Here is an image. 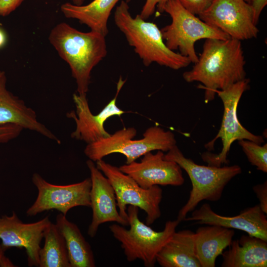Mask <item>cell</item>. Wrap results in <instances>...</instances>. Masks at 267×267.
Listing matches in <instances>:
<instances>
[{"instance_id":"6da1fadb","label":"cell","mask_w":267,"mask_h":267,"mask_svg":"<svg viewBox=\"0 0 267 267\" xmlns=\"http://www.w3.org/2000/svg\"><path fill=\"white\" fill-rule=\"evenodd\" d=\"M246 61L240 41L206 39L197 61L192 69L183 73L188 82L202 84L206 102L213 100L216 90L224 89L246 78Z\"/></svg>"},{"instance_id":"7a4b0ae2","label":"cell","mask_w":267,"mask_h":267,"mask_svg":"<svg viewBox=\"0 0 267 267\" xmlns=\"http://www.w3.org/2000/svg\"><path fill=\"white\" fill-rule=\"evenodd\" d=\"M105 37L91 30L80 31L65 22L56 25L49 33V43L69 66L79 94L87 95L92 70L107 55Z\"/></svg>"},{"instance_id":"3957f363","label":"cell","mask_w":267,"mask_h":267,"mask_svg":"<svg viewBox=\"0 0 267 267\" xmlns=\"http://www.w3.org/2000/svg\"><path fill=\"white\" fill-rule=\"evenodd\" d=\"M114 20L145 66L155 62L173 70H179L191 63L187 57L168 47L161 30L156 24L146 21L139 14L133 17L128 3L125 0H121L116 7Z\"/></svg>"},{"instance_id":"277c9868","label":"cell","mask_w":267,"mask_h":267,"mask_svg":"<svg viewBox=\"0 0 267 267\" xmlns=\"http://www.w3.org/2000/svg\"><path fill=\"white\" fill-rule=\"evenodd\" d=\"M164 158L176 162L187 173L192 183L189 198L178 213L177 220L179 222L202 200H219L228 183L242 172L237 165L215 167L197 164L185 157L177 145L164 154Z\"/></svg>"},{"instance_id":"5b68a950","label":"cell","mask_w":267,"mask_h":267,"mask_svg":"<svg viewBox=\"0 0 267 267\" xmlns=\"http://www.w3.org/2000/svg\"><path fill=\"white\" fill-rule=\"evenodd\" d=\"M136 134L134 128H124L108 137L87 144L84 153L93 162L113 153H120L126 157V164H128L148 152L154 150L168 152L176 145L173 133L157 126L147 129L142 138L133 139Z\"/></svg>"},{"instance_id":"8992f818","label":"cell","mask_w":267,"mask_h":267,"mask_svg":"<svg viewBox=\"0 0 267 267\" xmlns=\"http://www.w3.org/2000/svg\"><path fill=\"white\" fill-rule=\"evenodd\" d=\"M138 208L129 205L127 208L129 225L114 223L109 229L114 237L121 243L128 262L141 260L146 267H153L156 256L169 240L180 222L177 220L168 221L161 231H156L140 221Z\"/></svg>"},{"instance_id":"52a82bcc","label":"cell","mask_w":267,"mask_h":267,"mask_svg":"<svg viewBox=\"0 0 267 267\" xmlns=\"http://www.w3.org/2000/svg\"><path fill=\"white\" fill-rule=\"evenodd\" d=\"M163 11L169 14L172 19L171 24L161 30L166 45L173 51L178 49L191 63L194 64L198 59L195 49V44L198 40L230 38L225 33L210 26L191 13L178 0H168Z\"/></svg>"},{"instance_id":"ba28073f","label":"cell","mask_w":267,"mask_h":267,"mask_svg":"<svg viewBox=\"0 0 267 267\" xmlns=\"http://www.w3.org/2000/svg\"><path fill=\"white\" fill-rule=\"evenodd\" d=\"M250 80L245 78L222 90H216L223 104V114L220 130L210 142L205 145L209 150L214 149L216 140L222 139V147L219 154L209 152L201 155L202 160L209 166L221 167L227 164V156L232 143L235 140L247 139L261 144L264 142L261 135H255L243 127L237 117V107L243 93L249 89Z\"/></svg>"},{"instance_id":"9c48e42d","label":"cell","mask_w":267,"mask_h":267,"mask_svg":"<svg viewBox=\"0 0 267 267\" xmlns=\"http://www.w3.org/2000/svg\"><path fill=\"white\" fill-rule=\"evenodd\" d=\"M97 168L108 179L115 191L117 208L121 216L128 221L127 205L136 206L146 214V224L150 225L159 219L163 191L158 185L149 188L141 187L119 167L102 159L96 162Z\"/></svg>"},{"instance_id":"30bf717a","label":"cell","mask_w":267,"mask_h":267,"mask_svg":"<svg viewBox=\"0 0 267 267\" xmlns=\"http://www.w3.org/2000/svg\"><path fill=\"white\" fill-rule=\"evenodd\" d=\"M32 180L37 189L38 195L26 212L27 216H35L51 210H56L66 216L74 207H90V178L75 183L57 185L48 182L38 173H34Z\"/></svg>"},{"instance_id":"8fae6325","label":"cell","mask_w":267,"mask_h":267,"mask_svg":"<svg viewBox=\"0 0 267 267\" xmlns=\"http://www.w3.org/2000/svg\"><path fill=\"white\" fill-rule=\"evenodd\" d=\"M198 16L210 26L240 41L256 38L259 32L254 22L251 5L244 0H214Z\"/></svg>"},{"instance_id":"7c38bea8","label":"cell","mask_w":267,"mask_h":267,"mask_svg":"<svg viewBox=\"0 0 267 267\" xmlns=\"http://www.w3.org/2000/svg\"><path fill=\"white\" fill-rule=\"evenodd\" d=\"M49 216L34 222L24 223L13 211L10 216L0 217V239L6 250L10 247L24 248L29 267H39V251L44 232L51 223Z\"/></svg>"},{"instance_id":"4fadbf2b","label":"cell","mask_w":267,"mask_h":267,"mask_svg":"<svg viewBox=\"0 0 267 267\" xmlns=\"http://www.w3.org/2000/svg\"><path fill=\"white\" fill-rule=\"evenodd\" d=\"M125 82V80L121 77L119 78L114 97L96 115L91 113L87 95L73 94L76 111H72L67 113L68 117L74 119L76 123V129L71 134L72 138L89 144L110 135L104 129V124L110 117H120L126 113L116 104L118 96Z\"/></svg>"},{"instance_id":"5bb4252c","label":"cell","mask_w":267,"mask_h":267,"mask_svg":"<svg viewBox=\"0 0 267 267\" xmlns=\"http://www.w3.org/2000/svg\"><path fill=\"white\" fill-rule=\"evenodd\" d=\"M164 156L161 150L155 154L149 152L140 162L134 161L119 168L143 188L159 185L181 186L184 182L182 169L175 161L165 159Z\"/></svg>"},{"instance_id":"9a60e30c","label":"cell","mask_w":267,"mask_h":267,"mask_svg":"<svg viewBox=\"0 0 267 267\" xmlns=\"http://www.w3.org/2000/svg\"><path fill=\"white\" fill-rule=\"evenodd\" d=\"M89 170L91 186L90 191L92 220L89 226L88 234L93 238L101 224L116 222L124 226L129 222L122 218L117 209L115 191L108 179L97 168L91 160L87 161Z\"/></svg>"},{"instance_id":"2e32d148","label":"cell","mask_w":267,"mask_h":267,"mask_svg":"<svg viewBox=\"0 0 267 267\" xmlns=\"http://www.w3.org/2000/svg\"><path fill=\"white\" fill-rule=\"evenodd\" d=\"M192 211L191 216L186 217L183 221L239 229L249 235L267 241V214L262 211L259 204L247 208L233 217L217 214L208 203L203 204L198 209Z\"/></svg>"},{"instance_id":"e0dca14e","label":"cell","mask_w":267,"mask_h":267,"mask_svg":"<svg viewBox=\"0 0 267 267\" xmlns=\"http://www.w3.org/2000/svg\"><path fill=\"white\" fill-rule=\"evenodd\" d=\"M6 83V77L3 72L0 76V125H16L60 143L58 138L38 121L35 111L8 90Z\"/></svg>"},{"instance_id":"ac0fdd59","label":"cell","mask_w":267,"mask_h":267,"mask_svg":"<svg viewBox=\"0 0 267 267\" xmlns=\"http://www.w3.org/2000/svg\"><path fill=\"white\" fill-rule=\"evenodd\" d=\"M222 252V267H267V241L251 235L232 240Z\"/></svg>"},{"instance_id":"d6986e66","label":"cell","mask_w":267,"mask_h":267,"mask_svg":"<svg viewBox=\"0 0 267 267\" xmlns=\"http://www.w3.org/2000/svg\"><path fill=\"white\" fill-rule=\"evenodd\" d=\"M233 229L215 225L199 227L194 233V250L201 267H215L216 260L228 247Z\"/></svg>"},{"instance_id":"ffe728a7","label":"cell","mask_w":267,"mask_h":267,"mask_svg":"<svg viewBox=\"0 0 267 267\" xmlns=\"http://www.w3.org/2000/svg\"><path fill=\"white\" fill-rule=\"evenodd\" d=\"M162 267H201L194 250V232L175 231L156 256Z\"/></svg>"},{"instance_id":"44dd1931","label":"cell","mask_w":267,"mask_h":267,"mask_svg":"<svg viewBox=\"0 0 267 267\" xmlns=\"http://www.w3.org/2000/svg\"><path fill=\"white\" fill-rule=\"evenodd\" d=\"M121 0L129 2L131 0H93L88 4L76 5L66 2L60 6L61 11L67 18L75 19L87 26L91 31L106 36L108 33V20L116 4Z\"/></svg>"},{"instance_id":"7402d4cb","label":"cell","mask_w":267,"mask_h":267,"mask_svg":"<svg viewBox=\"0 0 267 267\" xmlns=\"http://www.w3.org/2000/svg\"><path fill=\"white\" fill-rule=\"evenodd\" d=\"M61 213L56 216L55 224L63 235L71 267H95V261L90 244L79 227Z\"/></svg>"},{"instance_id":"603a6c76","label":"cell","mask_w":267,"mask_h":267,"mask_svg":"<svg viewBox=\"0 0 267 267\" xmlns=\"http://www.w3.org/2000/svg\"><path fill=\"white\" fill-rule=\"evenodd\" d=\"M44 239L39 267H71L64 238L55 223L51 222L46 228Z\"/></svg>"},{"instance_id":"cb8c5ba5","label":"cell","mask_w":267,"mask_h":267,"mask_svg":"<svg viewBox=\"0 0 267 267\" xmlns=\"http://www.w3.org/2000/svg\"><path fill=\"white\" fill-rule=\"evenodd\" d=\"M249 162L258 170L267 172V144L263 146L247 139L238 140Z\"/></svg>"},{"instance_id":"d4e9b609","label":"cell","mask_w":267,"mask_h":267,"mask_svg":"<svg viewBox=\"0 0 267 267\" xmlns=\"http://www.w3.org/2000/svg\"><path fill=\"white\" fill-rule=\"evenodd\" d=\"M187 10L194 15L205 11L214 0H178Z\"/></svg>"},{"instance_id":"484cf974","label":"cell","mask_w":267,"mask_h":267,"mask_svg":"<svg viewBox=\"0 0 267 267\" xmlns=\"http://www.w3.org/2000/svg\"><path fill=\"white\" fill-rule=\"evenodd\" d=\"M23 129L14 124L0 125V143H6L18 137Z\"/></svg>"},{"instance_id":"4316f807","label":"cell","mask_w":267,"mask_h":267,"mask_svg":"<svg viewBox=\"0 0 267 267\" xmlns=\"http://www.w3.org/2000/svg\"><path fill=\"white\" fill-rule=\"evenodd\" d=\"M168 0H146L139 14L143 19L146 20L150 17L155 10L156 7L160 12H163L165 4Z\"/></svg>"},{"instance_id":"83f0119b","label":"cell","mask_w":267,"mask_h":267,"mask_svg":"<svg viewBox=\"0 0 267 267\" xmlns=\"http://www.w3.org/2000/svg\"><path fill=\"white\" fill-rule=\"evenodd\" d=\"M253 190L259 200V205L262 211L267 214V181L253 186Z\"/></svg>"},{"instance_id":"f1b7e54d","label":"cell","mask_w":267,"mask_h":267,"mask_svg":"<svg viewBox=\"0 0 267 267\" xmlns=\"http://www.w3.org/2000/svg\"><path fill=\"white\" fill-rule=\"evenodd\" d=\"M25 0H0V15L5 16L15 10Z\"/></svg>"},{"instance_id":"f546056e","label":"cell","mask_w":267,"mask_h":267,"mask_svg":"<svg viewBox=\"0 0 267 267\" xmlns=\"http://www.w3.org/2000/svg\"><path fill=\"white\" fill-rule=\"evenodd\" d=\"M267 4V0H252L251 5L253 10L254 22L256 25L264 8Z\"/></svg>"},{"instance_id":"4dcf8cb0","label":"cell","mask_w":267,"mask_h":267,"mask_svg":"<svg viewBox=\"0 0 267 267\" xmlns=\"http://www.w3.org/2000/svg\"><path fill=\"white\" fill-rule=\"evenodd\" d=\"M5 250L0 244V267H16L9 259L4 255Z\"/></svg>"},{"instance_id":"1f68e13d","label":"cell","mask_w":267,"mask_h":267,"mask_svg":"<svg viewBox=\"0 0 267 267\" xmlns=\"http://www.w3.org/2000/svg\"><path fill=\"white\" fill-rule=\"evenodd\" d=\"M6 42L5 35L2 30L0 29V48L4 45Z\"/></svg>"},{"instance_id":"d6a6232c","label":"cell","mask_w":267,"mask_h":267,"mask_svg":"<svg viewBox=\"0 0 267 267\" xmlns=\"http://www.w3.org/2000/svg\"><path fill=\"white\" fill-rule=\"evenodd\" d=\"M72 3L76 5H83L84 2L85 0H71Z\"/></svg>"},{"instance_id":"836d02e7","label":"cell","mask_w":267,"mask_h":267,"mask_svg":"<svg viewBox=\"0 0 267 267\" xmlns=\"http://www.w3.org/2000/svg\"><path fill=\"white\" fill-rule=\"evenodd\" d=\"M244 0L246 2L251 4L252 0Z\"/></svg>"},{"instance_id":"e575fe53","label":"cell","mask_w":267,"mask_h":267,"mask_svg":"<svg viewBox=\"0 0 267 267\" xmlns=\"http://www.w3.org/2000/svg\"><path fill=\"white\" fill-rule=\"evenodd\" d=\"M3 71H0V76L1 75V74L2 73Z\"/></svg>"}]
</instances>
